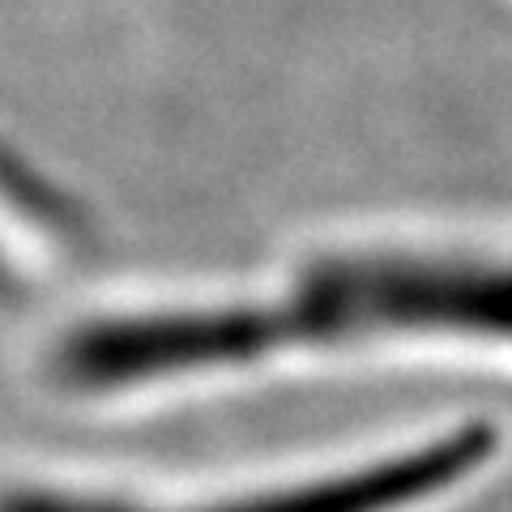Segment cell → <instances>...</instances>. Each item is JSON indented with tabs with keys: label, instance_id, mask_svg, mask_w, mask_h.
<instances>
[{
	"label": "cell",
	"instance_id": "obj_2",
	"mask_svg": "<svg viewBox=\"0 0 512 512\" xmlns=\"http://www.w3.org/2000/svg\"><path fill=\"white\" fill-rule=\"evenodd\" d=\"M491 423H466L448 436H436L419 448L393 453L372 461L363 470L333 474L320 483H299L282 491H261L248 500L205 504V508H175V512H397L406 504H423L431 495L457 487L461 478L483 470L495 457ZM0 512H163L146 504H124L107 495H77V491H47V487H22L0 495Z\"/></svg>",
	"mask_w": 512,
	"mask_h": 512
},
{
	"label": "cell",
	"instance_id": "obj_1",
	"mask_svg": "<svg viewBox=\"0 0 512 512\" xmlns=\"http://www.w3.org/2000/svg\"><path fill=\"white\" fill-rule=\"evenodd\" d=\"M389 329L512 338V269L427 256H338L308 269L278 303L231 312L90 320L56 346L52 376L73 393L248 363L286 346H325Z\"/></svg>",
	"mask_w": 512,
	"mask_h": 512
}]
</instances>
